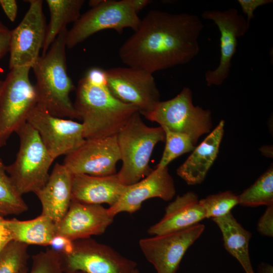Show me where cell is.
<instances>
[{
  "label": "cell",
  "mask_w": 273,
  "mask_h": 273,
  "mask_svg": "<svg viewBox=\"0 0 273 273\" xmlns=\"http://www.w3.org/2000/svg\"><path fill=\"white\" fill-rule=\"evenodd\" d=\"M192 99L191 89L185 87L175 97L158 101L145 116L163 129L188 134L197 144L202 135L211 132L212 120L211 111L194 106Z\"/></svg>",
  "instance_id": "obj_6"
},
{
  "label": "cell",
  "mask_w": 273,
  "mask_h": 273,
  "mask_svg": "<svg viewBox=\"0 0 273 273\" xmlns=\"http://www.w3.org/2000/svg\"><path fill=\"white\" fill-rule=\"evenodd\" d=\"M204 218L205 212L198 196L190 191L170 203L162 218L147 231L154 236L170 233L191 227Z\"/></svg>",
  "instance_id": "obj_19"
},
{
  "label": "cell",
  "mask_w": 273,
  "mask_h": 273,
  "mask_svg": "<svg viewBox=\"0 0 273 273\" xmlns=\"http://www.w3.org/2000/svg\"><path fill=\"white\" fill-rule=\"evenodd\" d=\"M3 216L0 215V252L13 240L12 233L5 223Z\"/></svg>",
  "instance_id": "obj_35"
},
{
  "label": "cell",
  "mask_w": 273,
  "mask_h": 273,
  "mask_svg": "<svg viewBox=\"0 0 273 273\" xmlns=\"http://www.w3.org/2000/svg\"><path fill=\"white\" fill-rule=\"evenodd\" d=\"M126 187L117 173L104 176L72 174V201L90 204L105 203L110 207L117 202Z\"/></svg>",
  "instance_id": "obj_20"
},
{
  "label": "cell",
  "mask_w": 273,
  "mask_h": 273,
  "mask_svg": "<svg viewBox=\"0 0 273 273\" xmlns=\"http://www.w3.org/2000/svg\"><path fill=\"white\" fill-rule=\"evenodd\" d=\"M67 31L66 27L59 33L50 49L39 57L31 68L36 81L37 104L55 116L80 120L69 97L74 86L67 71Z\"/></svg>",
  "instance_id": "obj_3"
},
{
  "label": "cell",
  "mask_w": 273,
  "mask_h": 273,
  "mask_svg": "<svg viewBox=\"0 0 273 273\" xmlns=\"http://www.w3.org/2000/svg\"><path fill=\"white\" fill-rule=\"evenodd\" d=\"M3 85V81L0 80V99H1V96Z\"/></svg>",
  "instance_id": "obj_39"
},
{
  "label": "cell",
  "mask_w": 273,
  "mask_h": 273,
  "mask_svg": "<svg viewBox=\"0 0 273 273\" xmlns=\"http://www.w3.org/2000/svg\"><path fill=\"white\" fill-rule=\"evenodd\" d=\"M31 69L29 66L13 68L3 81L0 99V147L27 122L29 113L37 104L36 89L29 77Z\"/></svg>",
  "instance_id": "obj_7"
},
{
  "label": "cell",
  "mask_w": 273,
  "mask_h": 273,
  "mask_svg": "<svg viewBox=\"0 0 273 273\" xmlns=\"http://www.w3.org/2000/svg\"><path fill=\"white\" fill-rule=\"evenodd\" d=\"M29 9L19 24L11 30L9 68L32 67L39 58L47 26L42 1L29 0Z\"/></svg>",
  "instance_id": "obj_11"
},
{
  "label": "cell",
  "mask_w": 273,
  "mask_h": 273,
  "mask_svg": "<svg viewBox=\"0 0 273 273\" xmlns=\"http://www.w3.org/2000/svg\"><path fill=\"white\" fill-rule=\"evenodd\" d=\"M242 12L247 16V21L250 24L255 16L254 11L259 7L272 3L271 0H238Z\"/></svg>",
  "instance_id": "obj_33"
},
{
  "label": "cell",
  "mask_w": 273,
  "mask_h": 273,
  "mask_svg": "<svg viewBox=\"0 0 273 273\" xmlns=\"http://www.w3.org/2000/svg\"><path fill=\"white\" fill-rule=\"evenodd\" d=\"M259 273H273L272 266L269 264H263L260 266Z\"/></svg>",
  "instance_id": "obj_38"
},
{
  "label": "cell",
  "mask_w": 273,
  "mask_h": 273,
  "mask_svg": "<svg viewBox=\"0 0 273 273\" xmlns=\"http://www.w3.org/2000/svg\"><path fill=\"white\" fill-rule=\"evenodd\" d=\"M206 215V218H216L224 216L239 204L238 195L230 191L210 195L200 200Z\"/></svg>",
  "instance_id": "obj_29"
},
{
  "label": "cell",
  "mask_w": 273,
  "mask_h": 273,
  "mask_svg": "<svg viewBox=\"0 0 273 273\" xmlns=\"http://www.w3.org/2000/svg\"><path fill=\"white\" fill-rule=\"evenodd\" d=\"M20 139L16 158L6 166V171L21 195L34 194L47 182L50 168L55 160L38 132L28 122L16 131Z\"/></svg>",
  "instance_id": "obj_5"
},
{
  "label": "cell",
  "mask_w": 273,
  "mask_h": 273,
  "mask_svg": "<svg viewBox=\"0 0 273 273\" xmlns=\"http://www.w3.org/2000/svg\"><path fill=\"white\" fill-rule=\"evenodd\" d=\"M257 229L261 235L268 237H272L273 205L267 206L264 213L258 220Z\"/></svg>",
  "instance_id": "obj_31"
},
{
  "label": "cell",
  "mask_w": 273,
  "mask_h": 273,
  "mask_svg": "<svg viewBox=\"0 0 273 273\" xmlns=\"http://www.w3.org/2000/svg\"><path fill=\"white\" fill-rule=\"evenodd\" d=\"M113 219L108 208L101 205L71 201L65 216L56 223V235L64 236L72 241L100 235L105 233Z\"/></svg>",
  "instance_id": "obj_17"
},
{
  "label": "cell",
  "mask_w": 273,
  "mask_h": 273,
  "mask_svg": "<svg viewBox=\"0 0 273 273\" xmlns=\"http://www.w3.org/2000/svg\"><path fill=\"white\" fill-rule=\"evenodd\" d=\"M107 86L119 101L136 107L145 116L159 101L160 94L153 74L127 66L105 70Z\"/></svg>",
  "instance_id": "obj_10"
},
{
  "label": "cell",
  "mask_w": 273,
  "mask_h": 273,
  "mask_svg": "<svg viewBox=\"0 0 273 273\" xmlns=\"http://www.w3.org/2000/svg\"><path fill=\"white\" fill-rule=\"evenodd\" d=\"M30 270L23 273H64L61 255L51 248L33 255Z\"/></svg>",
  "instance_id": "obj_30"
},
{
  "label": "cell",
  "mask_w": 273,
  "mask_h": 273,
  "mask_svg": "<svg viewBox=\"0 0 273 273\" xmlns=\"http://www.w3.org/2000/svg\"><path fill=\"white\" fill-rule=\"evenodd\" d=\"M117 140L122 165L117 174L123 184L129 186L152 171L150 159L156 145L165 140V132L160 126L146 125L138 112L117 134Z\"/></svg>",
  "instance_id": "obj_4"
},
{
  "label": "cell",
  "mask_w": 273,
  "mask_h": 273,
  "mask_svg": "<svg viewBox=\"0 0 273 273\" xmlns=\"http://www.w3.org/2000/svg\"><path fill=\"white\" fill-rule=\"evenodd\" d=\"M200 18L188 13L152 10L120 47L119 56L127 66L150 73L187 64L199 53Z\"/></svg>",
  "instance_id": "obj_1"
},
{
  "label": "cell",
  "mask_w": 273,
  "mask_h": 273,
  "mask_svg": "<svg viewBox=\"0 0 273 273\" xmlns=\"http://www.w3.org/2000/svg\"><path fill=\"white\" fill-rule=\"evenodd\" d=\"M50 11V21L47 26L42 48L45 54L59 33L70 23H75L80 17L83 0H47Z\"/></svg>",
  "instance_id": "obj_24"
},
{
  "label": "cell",
  "mask_w": 273,
  "mask_h": 273,
  "mask_svg": "<svg viewBox=\"0 0 273 273\" xmlns=\"http://www.w3.org/2000/svg\"><path fill=\"white\" fill-rule=\"evenodd\" d=\"M121 160L117 134L85 139L76 150L64 158L63 164L72 174L104 176L116 173L117 163Z\"/></svg>",
  "instance_id": "obj_15"
},
{
  "label": "cell",
  "mask_w": 273,
  "mask_h": 273,
  "mask_svg": "<svg viewBox=\"0 0 273 273\" xmlns=\"http://www.w3.org/2000/svg\"><path fill=\"white\" fill-rule=\"evenodd\" d=\"M28 207L13 184L0 158V215H18L26 211Z\"/></svg>",
  "instance_id": "obj_26"
},
{
  "label": "cell",
  "mask_w": 273,
  "mask_h": 273,
  "mask_svg": "<svg viewBox=\"0 0 273 273\" xmlns=\"http://www.w3.org/2000/svg\"><path fill=\"white\" fill-rule=\"evenodd\" d=\"M165 146L156 167H167L168 164L180 155L192 152L196 144L188 134L163 129Z\"/></svg>",
  "instance_id": "obj_28"
},
{
  "label": "cell",
  "mask_w": 273,
  "mask_h": 273,
  "mask_svg": "<svg viewBox=\"0 0 273 273\" xmlns=\"http://www.w3.org/2000/svg\"><path fill=\"white\" fill-rule=\"evenodd\" d=\"M10 39L11 30L0 21V59L9 52Z\"/></svg>",
  "instance_id": "obj_34"
},
{
  "label": "cell",
  "mask_w": 273,
  "mask_h": 273,
  "mask_svg": "<svg viewBox=\"0 0 273 273\" xmlns=\"http://www.w3.org/2000/svg\"><path fill=\"white\" fill-rule=\"evenodd\" d=\"M204 229V224L198 223L181 231L141 239L139 246L157 273H176L187 250Z\"/></svg>",
  "instance_id": "obj_13"
},
{
  "label": "cell",
  "mask_w": 273,
  "mask_h": 273,
  "mask_svg": "<svg viewBox=\"0 0 273 273\" xmlns=\"http://www.w3.org/2000/svg\"><path fill=\"white\" fill-rule=\"evenodd\" d=\"M72 174L63 164L56 163L45 185L35 194L39 200L41 214L56 223L67 213L72 201Z\"/></svg>",
  "instance_id": "obj_18"
},
{
  "label": "cell",
  "mask_w": 273,
  "mask_h": 273,
  "mask_svg": "<svg viewBox=\"0 0 273 273\" xmlns=\"http://www.w3.org/2000/svg\"><path fill=\"white\" fill-rule=\"evenodd\" d=\"M67 273H85V272L81 271H71V272H69Z\"/></svg>",
  "instance_id": "obj_40"
},
{
  "label": "cell",
  "mask_w": 273,
  "mask_h": 273,
  "mask_svg": "<svg viewBox=\"0 0 273 273\" xmlns=\"http://www.w3.org/2000/svg\"><path fill=\"white\" fill-rule=\"evenodd\" d=\"M224 126V121L221 120L177 169V174L188 185L200 184L205 179L218 154Z\"/></svg>",
  "instance_id": "obj_21"
},
{
  "label": "cell",
  "mask_w": 273,
  "mask_h": 273,
  "mask_svg": "<svg viewBox=\"0 0 273 273\" xmlns=\"http://www.w3.org/2000/svg\"></svg>",
  "instance_id": "obj_42"
},
{
  "label": "cell",
  "mask_w": 273,
  "mask_h": 273,
  "mask_svg": "<svg viewBox=\"0 0 273 273\" xmlns=\"http://www.w3.org/2000/svg\"><path fill=\"white\" fill-rule=\"evenodd\" d=\"M73 250L61 256L64 273H135L137 263L112 247L90 238L73 241Z\"/></svg>",
  "instance_id": "obj_9"
},
{
  "label": "cell",
  "mask_w": 273,
  "mask_h": 273,
  "mask_svg": "<svg viewBox=\"0 0 273 273\" xmlns=\"http://www.w3.org/2000/svg\"><path fill=\"white\" fill-rule=\"evenodd\" d=\"M238 196L239 204L243 206L273 205L272 165Z\"/></svg>",
  "instance_id": "obj_25"
},
{
  "label": "cell",
  "mask_w": 273,
  "mask_h": 273,
  "mask_svg": "<svg viewBox=\"0 0 273 273\" xmlns=\"http://www.w3.org/2000/svg\"><path fill=\"white\" fill-rule=\"evenodd\" d=\"M140 22L131 0H102L80 16L67 31L66 46L72 48L94 33L105 29H114L119 33L125 28L135 31Z\"/></svg>",
  "instance_id": "obj_8"
},
{
  "label": "cell",
  "mask_w": 273,
  "mask_h": 273,
  "mask_svg": "<svg viewBox=\"0 0 273 273\" xmlns=\"http://www.w3.org/2000/svg\"><path fill=\"white\" fill-rule=\"evenodd\" d=\"M212 220L221 232L226 251L238 260L246 273H254L249 253L251 233L238 222L231 212Z\"/></svg>",
  "instance_id": "obj_22"
},
{
  "label": "cell",
  "mask_w": 273,
  "mask_h": 273,
  "mask_svg": "<svg viewBox=\"0 0 273 273\" xmlns=\"http://www.w3.org/2000/svg\"><path fill=\"white\" fill-rule=\"evenodd\" d=\"M202 17L212 21L220 32L219 65L214 70H208L205 74V79L208 86L220 85L229 75L232 60L237 51L238 38L245 34L250 24L235 8L224 11L206 10L202 13Z\"/></svg>",
  "instance_id": "obj_14"
},
{
  "label": "cell",
  "mask_w": 273,
  "mask_h": 273,
  "mask_svg": "<svg viewBox=\"0 0 273 273\" xmlns=\"http://www.w3.org/2000/svg\"><path fill=\"white\" fill-rule=\"evenodd\" d=\"M175 194L174 182L167 167H156L143 179L126 186L117 202L108 208V212L113 218L120 212L133 213L149 199L159 198L168 201Z\"/></svg>",
  "instance_id": "obj_16"
},
{
  "label": "cell",
  "mask_w": 273,
  "mask_h": 273,
  "mask_svg": "<svg viewBox=\"0 0 273 273\" xmlns=\"http://www.w3.org/2000/svg\"><path fill=\"white\" fill-rule=\"evenodd\" d=\"M28 245L12 240L0 252V273H23L28 270Z\"/></svg>",
  "instance_id": "obj_27"
},
{
  "label": "cell",
  "mask_w": 273,
  "mask_h": 273,
  "mask_svg": "<svg viewBox=\"0 0 273 273\" xmlns=\"http://www.w3.org/2000/svg\"><path fill=\"white\" fill-rule=\"evenodd\" d=\"M73 104L82 121L85 139L117 135L131 117L139 112L135 106L112 95L104 75L80 79Z\"/></svg>",
  "instance_id": "obj_2"
},
{
  "label": "cell",
  "mask_w": 273,
  "mask_h": 273,
  "mask_svg": "<svg viewBox=\"0 0 273 273\" xmlns=\"http://www.w3.org/2000/svg\"><path fill=\"white\" fill-rule=\"evenodd\" d=\"M5 223L12 233L13 240L28 245L49 246L56 236V223L41 214L27 220L5 219Z\"/></svg>",
  "instance_id": "obj_23"
},
{
  "label": "cell",
  "mask_w": 273,
  "mask_h": 273,
  "mask_svg": "<svg viewBox=\"0 0 273 273\" xmlns=\"http://www.w3.org/2000/svg\"><path fill=\"white\" fill-rule=\"evenodd\" d=\"M135 273H139V270H138V268H137L136 270H135Z\"/></svg>",
  "instance_id": "obj_41"
},
{
  "label": "cell",
  "mask_w": 273,
  "mask_h": 273,
  "mask_svg": "<svg viewBox=\"0 0 273 273\" xmlns=\"http://www.w3.org/2000/svg\"><path fill=\"white\" fill-rule=\"evenodd\" d=\"M0 5L9 19L14 22L17 14V2L15 0H0Z\"/></svg>",
  "instance_id": "obj_36"
},
{
  "label": "cell",
  "mask_w": 273,
  "mask_h": 273,
  "mask_svg": "<svg viewBox=\"0 0 273 273\" xmlns=\"http://www.w3.org/2000/svg\"><path fill=\"white\" fill-rule=\"evenodd\" d=\"M51 249L61 256L70 254L73 250V241L67 238L56 235L50 242Z\"/></svg>",
  "instance_id": "obj_32"
},
{
  "label": "cell",
  "mask_w": 273,
  "mask_h": 273,
  "mask_svg": "<svg viewBox=\"0 0 273 273\" xmlns=\"http://www.w3.org/2000/svg\"><path fill=\"white\" fill-rule=\"evenodd\" d=\"M131 2L135 11L138 13L151 1L149 0H131Z\"/></svg>",
  "instance_id": "obj_37"
},
{
  "label": "cell",
  "mask_w": 273,
  "mask_h": 273,
  "mask_svg": "<svg viewBox=\"0 0 273 273\" xmlns=\"http://www.w3.org/2000/svg\"><path fill=\"white\" fill-rule=\"evenodd\" d=\"M27 122L38 132L54 160L72 153L85 140L82 123L55 116L37 104L29 113Z\"/></svg>",
  "instance_id": "obj_12"
}]
</instances>
